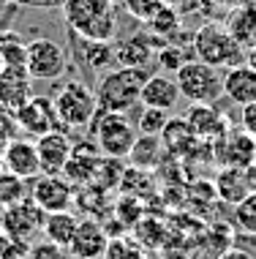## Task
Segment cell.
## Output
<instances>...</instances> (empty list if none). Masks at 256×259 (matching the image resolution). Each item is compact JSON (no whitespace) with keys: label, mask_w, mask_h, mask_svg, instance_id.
<instances>
[{"label":"cell","mask_w":256,"mask_h":259,"mask_svg":"<svg viewBox=\"0 0 256 259\" xmlns=\"http://www.w3.org/2000/svg\"><path fill=\"white\" fill-rule=\"evenodd\" d=\"M161 6H164L161 0H123V9H126L128 17H134L136 22H144V25H147V19L153 17Z\"/></svg>","instance_id":"33"},{"label":"cell","mask_w":256,"mask_h":259,"mask_svg":"<svg viewBox=\"0 0 256 259\" xmlns=\"http://www.w3.org/2000/svg\"><path fill=\"white\" fill-rule=\"evenodd\" d=\"M0 74H3V68H0Z\"/></svg>","instance_id":"47"},{"label":"cell","mask_w":256,"mask_h":259,"mask_svg":"<svg viewBox=\"0 0 256 259\" xmlns=\"http://www.w3.org/2000/svg\"><path fill=\"white\" fill-rule=\"evenodd\" d=\"M161 145L169 156L175 158H188L191 150L199 145L196 134L191 131V125L185 123V117H169L167 128L161 131Z\"/></svg>","instance_id":"23"},{"label":"cell","mask_w":256,"mask_h":259,"mask_svg":"<svg viewBox=\"0 0 256 259\" xmlns=\"http://www.w3.org/2000/svg\"><path fill=\"white\" fill-rule=\"evenodd\" d=\"M90 134H93L95 148L107 158H128L131 148H134L136 137V123L131 120L126 112H95L93 123H90Z\"/></svg>","instance_id":"4"},{"label":"cell","mask_w":256,"mask_h":259,"mask_svg":"<svg viewBox=\"0 0 256 259\" xmlns=\"http://www.w3.org/2000/svg\"><path fill=\"white\" fill-rule=\"evenodd\" d=\"M79 221L82 219L74 213V210L46 213V219H44V237H46V240H52V243H58L60 248L68 251L74 235H77V229H79Z\"/></svg>","instance_id":"25"},{"label":"cell","mask_w":256,"mask_h":259,"mask_svg":"<svg viewBox=\"0 0 256 259\" xmlns=\"http://www.w3.org/2000/svg\"><path fill=\"white\" fill-rule=\"evenodd\" d=\"M191 50H193V58L213 66V68H234L240 63H245V58H248V52L232 38L226 25L218 22V19L204 22L193 33Z\"/></svg>","instance_id":"3"},{"label":"cell","mask_w":256,"mask_h":259,"mask_svg":"<svg viewBox=\"0 0 256 259\" xmlns=\"http://www.w3.org/2000/svg\"><path fill=\"white\" fill-rule=\"evenodd\" d=\"M185 123L191 125L196 139H204V142H216L221 134H226L232 128L229 117L224 112H218L216 104H191L188 115H185Z\"/></svg>","instance_id":"15"},{"label":"cell","mask_w":256,"mask_h":259,"mask_svg":"<svg viewBox=\"0 0 256 259\" xmlns=\"http://www.w3.org/2000/svg\"><path fill=\"white\" fill-rule=\"evenodd\" d=\"M19 134V123H17V115H14L11 109H6L3 104H0V142L9 145L14 137Z\"/></svg>","instance_id":"36"},{"label":"cell","mask_w":256,"mask_h":259,"mask_svg":"<svg viewBox=\"0 0 256 259\" xmlns=\"http://www.w3.org/2000/svg\"><path fill=\"white\" fill-rule=\"evenodd\" d=\"M245 63H251V66L256 68V47H253V50H248V58H245Z\"/></svg>","instance_id":"43"},{"label":"cell","mask_w":256,"mask_h":259,"mask_svg":"<svg viewBox=\"0 0 256 259\" xmlns=\"http://www.w3.org/2000/svg\"><path fill=\"white\" fill-rule=\"evenodd\" d=\"M33 79L27 71H17V68H3L0 74V104L17 115L27 101L33 99Z\"/></svg>","instance_id":"20"},{"label":"cell","mask_w":256,"mask_h":259,"mask_svg":"<svg viewBox=\"0 0 256 259\" xmlns=\"http://www.w3.org/2000/svg\"><path fill=\"white\" fill-rule=\"evenodd\" d=\"M169 123V112L164 109H153V107H142L139 117H136V131L147 137H161V131Z\"/></svg>","instance_id":"30"},{"label":"cell","mask_w":256,"mask_h":259,"mask_svg":"<svg viewBox=\"0 0 256 259\" xmlns=\"http://www.w3.org/2000/svg\"><path fill=\"white\" fill-rule=\"evenodd\" d=\"M213 161L218 166H237L248 169L256 164V137L245 128H229L213 142Z\"/></svg>","instance_id":"9"},{"label":"cell","mask_w":256,"mask_h":259,"mask_svg":"<svg viewBox=\"0 0 256 259\" xmlns=\"http://www.w3.org/2000/svg\"><path fill=\"white\" fill-rule=\"evenodd\" d=\"M164 145H161V137H147V134H139L134 142V148H131L128 158H131V166H136V169H153L158 166V161L164 156Z\"/></svg>","instance_id":"26"},{"label":"cell","mask_w":256,"mask_h":259,"mask_svg":"<svg viewBox=\"0 0 256 259\" xmlns=\"http://www.w3.org/2000/svg\"><path fill=\"white\" fill-rule=\"evenodd\" d=\"M161 44H164V38L153 36V33H131V36L120 38L115 44V66L150 68V63L156 60V52Z\"/></svg>","instance_id":"12"},{"label":"cell","mask_w":256,"mask_h":259,"mask_svg":"<svg viewBox=\"0 0 256 259\" xmlns=\"http://www.w3.org/2000/svg\"><path fill=\"white\" fill-rule=\"evenodd\" d=\"M3 33H6V27H3V25H0V41H3Z\"/></svg>","instance_id":"44"},{"label":"cell","mask_w":256,"mask_h":259,"mask_svg":"<svg viewBox=\"0 0 256 259\" xmlns=\"http://www.w3.org/2000/svg\"><path fill=\"white\" fill-rule=\"evenodd\" d=\"M180 88L177 82L167 74H150L147 82L142 88V96H139V104L142 107H153V109H164V112H172L180 104Z\"/></svg>","instance_id":"19"},{"label":"cell","mask_w":256,"mask_h":259,"mask_svg":"<svg viewBox=\"0 0 256 259\" xmlns=\"http://www.w3.org/2000/svg\"><path fill=\"white\" fill-rule=\"evenodd\" d=\"M44 219H46V213L27 197L25 202H19V205L3 210L0 232L6 237H11V240H17V243L30 246V243L36 240V235L44 232Z\"/></svg>","instance_id":"8"},{"label":"cell","mask_w":256,"mask_h":259,"mask_svg":"<svg viewBox=\"0 0 256 259\" xmlns=\"http://www.w3.org/2000/svg\"><path fill=\"white\" fill-rule=\"evenodd\" d=\"M224 25H226V30L232 33V38L237 41L245 52L256 47V3L253 0L245 6H240V9H232L226 14Z\"/></svg>","instance_id":"22"},{"label":"cell","mask_w":256,"mask_h":259,"mask_svg":"<svg viewBox=\"0 0 256 259\" xmlns=\"http://www.w3.org/2000/svg\"><path fill=\"white\" fill-rule=\"evenodd\" d=\"M216 259H253V256L248 254V251H243V248H224Z\"/></svg>","instance_id":"40"},{"label":"cell","mask_w":256,"mask_h":259,"mask_svg":"<svg viewBox=\"0 0 256 259\" xmlns=\"http://www.w3.org/2000/svg\"><path fill=\"white\" fill-rule=\"evenodd\" d=\"M60 11L68 30L79 38L112 41L117 33V11L112 0H63Z\"/></svg>","instance_id":"1"},{"label":"cell","mask_w":256,"mask_h":259,"mask_svg":"<svg viewBox=\"0 0 256 259\" xmlns=\"http://www.w3.org/2000/svg\"><path fill=\"white\" fill-rule=\"evenodd\" d=\"M36 150H38V161H41V175H63L66 161L74 150V139L68 137L66 128H58V131L38 137Z\"/></svg>","instance_id":"13"},{"label":"cell","mask_w":256,"mask_h":259,"mask_svg":"<svg viewBox=\"0 0 256 259\" xmlns=\"http://www.w3.org/2000/svg\"><path fill=\"white\" fill-rule=\"evenodd\" d=\"M180 22H183V14H180L177 9H172V6L164 3L161 9H158L153 17L147 19V27H150V33L158 38H175L177 36V30H180Z\"/></svg>","instance_id":"29"},{"label":"cell","mask_w":256,"mask_h":259,"mask_svg":"<svg viewBox=\"0 0 256 259\" xmlns=\"http://www.w3.org/2000/svg\"><path fill=\"white\" fill-rule=\"evenodd\" d=\"M253 3H256V0H253Z\"/></svg>","instance_id":"49"},{"label":"cell","mask_w":256,"mask_h":259,"mask_svg":"<svg viewBox=\"0 0 256 259\" xmlns=\"http://www.w3.org/2000/svg\"><path fill=\"white\" fill-rule=\"evenodd\" d=\"M3 169L25 180H36L41 175V161L36 142L27 137H14L3 150Z\"/></svg>","instance_id":"14"},{"label":"cell","mask_w":256,"mask_h":259,"mask_svg":"<svg viewBox=\"0 0 256 259\" xmlns=\"http://www.w3.org/2000/svg\"><path fill=\"white\" fill-rule=\"evenodd\" d=\"M104 259H147L139 243L128 237H109V246L104 251Z\"/></svg>","instance_id":"31"},{"label":"cell","mask_w":256,"mask_h":259,"mask_svg":"<svg viewBox=\"0 0 256 259\" xmlns=\"http://www.w3.org/2000/svg\"><path fill=\"white\" fill-rule=\"evenodd\" d=\"M0 68L27 71V41L17 30H6L0 41Z\"/></svg>","instance_id":"27"},{"label":"cell","mask_w":256,"mask_h":259,"mask_svg":"<svg viewBox=\"0 0 256 259\" xmlns=\"http://www.w3.org/2000/svg\"><path fill=\"white\" fill-rule=\"evenodd\" d=\"M14 6H27V9H60L63 0H6Z\"/></svg>","instance_id":"37"},{"label":"cell","mask_w":256,"mask_h":259,"mask_svg":"<svg viewBox=\"0 0 256 259\" xmlns=\"http://www.w3.org/2000/svg\"><path fill=\"white\" fill-rule=\"evenodd\" d=\"M30 197V180L17 178L11 172H0V207H14Z\"/></svg>","instance_id":"28"},{"label":"cell","mask_w":256,"mask_h":259,"mask_svg":"<svg viewBox=\"0 0 256 259\" xmlns=\"http://www.w3.org/2000/svg\"><path fill=\"white\" fill-rule=\"evenodd\" d=\"M213 188H216V199L229 202V205H237L243 202L248 194V180H245V169H237V166H221L216 180H213Z\"/></svg>","instance_id":"24"},{"label":"cell","mask_w":256,"mask_h":259,"mask_svg":"<svg viewBox=\"0 0 256 259\" xmlns=\"http://www.w3.org/2000/svg\"><path fill=\"white\" fill-rule=\"evenodd\" d=\"M216 3L224 9L226 14H229L232 9H240V6H245V3H251V0H216Z\"/></svg>","instance_id":"41"},{"label":"cell","mask_w":256,"mask_h":259,"mask_svg":"<svg viewBox=\"0 0 256 259\" xmlns=\"http://www.w3.org/2000/svg\"><path fill=\"white\" fill-rule=\"evenodd\" d=\"M101 150L95 148V142H74V150L66 161V169H63V178L68 180L71 186H87L93 180L95 169L101 164Z\"/></svg>","instance_id":"17"},{"label":"cell","mask_w":256,"mask_h":259,"mask_svg":"<svg viewBox=\"0 0 256 259\" xmlns=\"http://www.w3.org/2000/svg\"><path fill=\"white\" fill-rule=\"evenodd\" d=\"M68 71V52L52 38L27 41V76L33 82H55Z\"/></svg>","instance_id":"7"},{"label":"cell","mask_w":256,"mask_h":259,"mask_svg":"<svg viewBox=\"0 0 256 259\" xmlns=\"http://www.w3.org/2000/svg\"><path fill=\"white\" fill-rule=\"evenodd\" d=\"M107 246H109V235L104 229V224H98L95 219H82L68 251H71L74 259H104Z\"/></svg>","instance_id":"16"},{"label":"cell","mask_w":256,"mask_h":259,"mask_svg":"<svg viewBox=\"0 0 256 259\" xmlns=\"http://www.w3.org/2000/svg\"><path fill=\"white\" fill-rule=\"evenodd\" d=\"M180 96L191 104H216L224 96V71L213 68L202 60H185L175 71Z\"/></svg>","instance_id":"6"},{"label":"cell","mask_w":256,"mask_h":259,"mask_svg":"<svg viewBox=\"0 0 256 259\" xmlns=\"http://www.w3.org/2000/svg\"><path fill=\"white\" fill-rule=\"evenodd\" d=\"M156 60H158V66H161V68H167V71H177V68L185 63V58H183V50H180V47H175L172 41H167V44H161V47H158Z\"/></svg>","instance_id":"34"},{"label":"cell","mask_w":256,"mask_h":259,"mask_svg":"<svg viewBox=\"0 0 256 259\" xmlns=\"http://www.w3.org/2000/svg\"><path fill=\"white\" fill-rule=\"evenodd\" d=\"M0 221H3V207H0Z\"/></svg>","instance_id":"45"},{"label":"cell","mask_w":256,"mask_h":259,"mask_svg":"<svg viewBox=\"0 0 256 259\" xmlns=\"http://www.w3.org/2000/svg\"><path fill=\"white\" fill-rule=\"evenodd\" d=\"M74 36V33H71ZM74 60L87 71H107L115 66V44L112 41H90L74 36Z\"/></svg>","instance_id":"21"},{"label":"cell","mask_w":256,"mask_h":259,"mask_svg":"<svg viewBox=\"0 0 256 259\" xmlns=\"http://www.w3.org/2000/svg\"><path fill=\"white\" fill-rule=\"evenodd\" d=\"M63 256H66V248H60L58 243L46 240V237L27 248V259H63Z\"/></svg>","instance_id":"35"},{"label":"cell","mask_w":256,"mask_h":259,"mask_svg":"<svg viewBox=\"0 0 256 259\" xmlns=\"http://www.w3.org/2000/svg\"><path fill=\"white\" fill-rule=\"evenodd\" d=\"M0 3H3V0H0Z\"/></svg>","instance_id":"48"},{"label":"cell","mask_w":256,"mask_h":259,"mask_svg":"<svg viewBox=\"0 0 256 259\" xmlns=\"http://www.w3.org/2000/svg\"><path fill=\"white\" fill-rule=\"evenodd\" d=\"M234 224L243 232L256 235V194H248L243 202L234 205Z\"/></svg>","instance_id":"32"},{"label":"cell","mask_w":256,"mask_h":259,"mask_svg":"<svg viewBox=\"0 0 256 259\" xmlns=\"http://www.w3.org/2000/svg\"><path fill=\"white\" fill-rule=\"evenodd\" d=\"M161 3H167V6H172V9H177L180 14H191V11H199L202 0H161Z\"/></svg>","instance_id":"39"},{"label":"cell","mask_w":256,"mask_h":259,"mask_svg":"<svg viewBox=\"0 0 256 259\" xmlns=\"http://www.w3.org/2000/svg\"><path fill=\"white\" fill-rule=\"evenodd\" d=\"M30 199L44 213L71 210L77 202V186H71L63 175H38L30 186Z\"/></svg>","instance_id":"10"},{"label":"cell","mask_w":256,"mask_h":259,"mask_svg":"<svg viewBox=\"0 0 256 259\" xmlns=\"http://www.w3.org/2000/svg\"><path fill=\"white\" fill-rule=\"evenodd\" d=\"M240 123H243V128L248 131V134H253V137H256V101H253V104H248V107H243Z\"/></svg>","instance_id":"38"},{"label":"cell","mask_w":256,"mask_h":259,"mask_svg":"<svg viewBox=\"0 0 256 259\" xmlns=\"http://www.w3.org/2000/svg\"><path fill=\"white\" fill-rule=\"evenodd\" d=\"M224 96L237 107H248L256 101V68L251 63H240L224 71Z\"/></svg>","instance_id":"18"},{"label":"cell","mask_w":256,"mask_h":259,"mask_svg":"<svg viewBox=\"0 0 256 259\" xmlns=\"http://www.w3.org/2000/svg\"><path fill=\"white\" fill-rule=\"evenodd\" d=\"M17 123H19V134L33 137V139L49 134V131L63 128L52 96H33V99L17 112Z\"/></svg>","instance_id":"11"},{"label":"cell","mask_w":256,"mask_h":259,"mask_svg":"<svg viewBox=\"0 0 256 259\" xmlns=\"http://www.w3.org/2000/svg\"><path fill=\"white\" fill-rule=\"evenodd\" d=\"M52 99H55V109H58L60 125H63L66 131L90 128L95 112H98L95 90H90L85 82H79V79H68L66 85H60Z\"/></svg>","instance_id":"5"},{"label":"cell","mask_w":256,"mask_h":259,"mask_svg":"<svg viewBox=\"0 0 256 259\" xmlns=\"http://www.w3.org/2000/svg\"><path fill=\"white\" fill-rule=\"evenodd\" d=\"M153 74L150 68H126L117 66L109 68L95 85V101L101 112H128L139 104L142 88L147 76Z\"/></svg>","instance_id":"2"},{"label":"cell","mask_w":256,"mask_h":259,"mask_svg":"<svg viewBox=\"0 0 256 259\" xmlns=\"http://www.w3.org/2000/svg\"><path fill=\"white\" fill-rule=\"evenodd\" d=\"M245 180H248V191L256 194V164H251L245 169Z\"/></svg>","instance_id":"42"},{"label":"cell","mask_w":256,"mask_h":259,"mask_svg":"<svg viewBox=\"0 0 256 259\" xmlns=\"http://www.w3.org/2000/svg\"><path fill=\"white\" fill-rule=\"evenodd\" d=\"M0 172H3V158H0Z\"/></svg>","instance_id":"46"}]
</instances>
